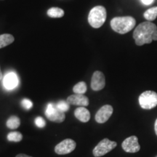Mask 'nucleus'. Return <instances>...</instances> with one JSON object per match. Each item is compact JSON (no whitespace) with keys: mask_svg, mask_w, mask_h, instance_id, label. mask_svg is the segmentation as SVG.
<instances>
[{"mask_svg":"<svg viewBox=\"0 0 157 157\" xmlns=\"http://www.w3.org/2000/svg\"><path fill=\"white\" fill-rule=\"evenodd\" d=\"M133 38L137 46L150 44L154 40L157 41V26L150 21L141 23L135 29Z\"/></svg>","mask_w":157,"mask_h":157,"instance_id":"1","label":"nucleus"},{"mask_svg":"<svg viewBox=\"0 0 157 157\" xmlns=\"http://www.w3.org/2000/svg\"><path fill=\"white\" fill-rule=\"evenodd\" d=\"M56 105L59 110L63 111V112H66L69 109V103L67 101L66 102L64 101H60L58 103H57Z\"/></svg>","mask_w":157,"mask_h":157,"instance_id":"20","label":"nucleus"},{"mask_svg":"<svg viewBox=\"0 0 157 157\" xmlns=\"http://www.w3.org/2000/svg\"><path fill=\"white\" fill-rule=\"evenodd\" d=\"M45 114L49 120L53 122H63L66 119V116L63 111L59 110L56 105L52 103L48 104L45 111Z\"/></svg>","mask_w":157,"mask_h":157,"instance_id":"6","label":"nucleus"},{"mask_svg":"<svg viewBox=\"0 0 157 157\" xmlns=\"http://www.w3.org/2000/svg\"><path fill=\"white\" fill-rule=\"evenodd\" d=\"M15 157H32V156H28V155H25V154H18Z\"/></svg>","mask_w":157,"mask_h":157,"instance_id":"24","label":"nucleus"},{"mask_svg":"<svg viewBox=\"0 0 157 157\" xmlns=\"http://www.w3.org/2000/svg\"><path fill=\"white\" fill-rule=\"evenodd\" d=\"M139 103L143 109H152L157 105V93L154 91H145L139 97Z\"/></svg>","mask_w":157,"mask_h":157,"instance_id":"4","label":"nucleus"},{"mask_svg":"<svg viewBox=\"0 0 157 157\" xmlns=\"http://www.w3.org/2000/svg\"><path fill=\"white\" fill-rule=\"evenodd\" d=\"M121 146L124 151L127 153H136L140 149V146L138 143V139L134 135L125 139L123 141Z\"/></svg>","mask_w":157,"mask_h":157,"instance_id":"8","label":"nucleus"},{"mask_svg":"<svg viewBox=\"0 0 157 157\" xmlns=\"http://www.w3.org/2000/svg\"><path fill=\"white\" fill-rule=\"evenodd\" d=\"M76 118L82 122H87L90 119V113L85 107H78L74 111Z\"/></svg>","mask_w":157,"mask_h":157,"instance_id":"13","label":"nucleus"},{"mask_svg":"<svg viewBox=\"0 0 157 157\" xmlns=\"http://www.w3.org/2000/svg\"><path fill=\"white\" fill-rule=\"evenodd\" d=\"M154 129H155V132H156V135H157V119H156V121H155Z\"/></svg>","mask_w":157,"mask_h":157,"instance_id":"25","label":"nucleus"},{"mask_svg":"<svg viewBox=\"0 0 157 157\" xmlns=\"http://www.w3.org/2000/svg\"><path fill=\"white\" fill-rule=\"evenodd\" d=\"M117 146V143L114 141H111L109 139L105 138L102 140L95 148L93 149V155L95 157H101L113 150Z\"/></svg>","mask_w":157,"mask_h":157,"instance_id":"5","label":"nucleus"},{"mask_svg":"<svg viewBox=\"0 0 157 157\" xmlns=\"http://www.w3.org/2000/svg\"><path fill=\"white\" fill-rule=\"evenodd\" d=\"M113 111V107L110 105H105L102 106L95 115L96 121L100 124L106 122L112 115Z\"/></svg>","mask_w":157,"mask_h":157,"instance_id":"9","label":"nucleus"},{"mask_svg":"<svg viewBox=\"0 0 157 157\" xmlns=\"http://www.w3.org/2000/svg\"><path fill=\"white\" fill-rule=\"evenodd\" d=\"M3 78V75H2V72L1 71V68H0V81H2Z\"/></svg>","mask_w":157,"mask_h":157,"instance_id":"26","label":"nucleus"},{"mask_svg":"<svg viewBox=\"0 0 157 157\" xmlns=\"http://www.w3.org/2000/svg\"><path fill=\"white\" fill-rule=\"evenodd\" d=\"M21 105L25 110H30L33 107V103L29 99H23L21 101Z\"/></svg>","mask_w":157,"mask_h":157,"instance_id":"21","label":"nucleus"},{"mask_svg":"<svg viewBox=\"0 0 157 157\" xmlns=\"http://www.w3.org/2000/svg\"><path fill=\"white\" fill-rule=\"evenodd\" d=\"M136 21L131 16L116 17L111 21V26L113 31L121 34H124L134 28Z\"/></svg>","mask_w":157,"mask_h":157,"instance_id":"2","label":"nucleus"},{"mask_svg":"<svg viewBox=\"0 0 157 157\" xmlns=\"http://www.w3.org/2000/svg\"><path fill=\"white\" fill-rule=\"evenodd\" d=\"M35 124H36V126L39 127V128H43L46 125V121H45V120L42 117H37L35 119Z\"/></svg>","mask_w":157,"mask_h":157,"instance_id":"22","label":"nucleus"},{"mask_svg":"<svg viewBox=\"0 0 157 157\" xmlns=\"http://www.w3.org/2000/svg\"><path fill=\"white\" fill-rule=\"evenodd\" d=\"M87 90V84L84 82H78L73 88L74 93H75L76 94H80V95H83L84 93H85Z\"/></svg>","mask_w":157,"mask_h":157,"instance_id":"18","label":"nucleus"},{"mask_svg":"<svg viewBox=\"0 0 157 157\" xmlns=\"http://www.w3.org/2000/svg\"><path fill=\"white\" fill-rule=\"evenodd\" d=\"M22 139L23 135L19 132H11L7 135V140L12 142H20Z\"/></svg>","mask_w":157,"mask_h":157,"instance_id":"19","label":"nucleus"},{"mask_svg":"<svg viewBox=\"0 0 157 157\" xmlns=\"http://www.w3.org/2000/svg\"><path fill=\"white\" fill-rule=\"evenodd\" d=\"M76 143L74 140L66 139L56 145V146L55 147V151L57 154L59 155L68 154L74 151V149L76 148Z\"/></svg>","mask_w":157,"mask_h":157,"instance_id":"7","label":"nucleus"},{"mask_svg":"<svg viewBox=\"0 0 157 157\" xmlns=\"http://www.w3.org/2000/svg\"><path fill=\"white\" fill-rule=\"evenodd\" d=\"M141 1H142V2L144 4V5H151V4L153 3L154 0H141Z\"/></svg>","mask_w":157,"mask_h":157,"instance_id":"23","label":"nucleus"},{"mask_svg":"<svg viewBox=\"0 0 157 157\" xmlns=\"http://www.w3.org/2000/svg\"><path fill=\"white\" fill-rule=\"evenodd\" d=\"M14 42V36L9 34L0 35V49L8 46Z\"/></svg>","mask_w":157,"mask_h":157,"instance_id":"14","label":"nucleus"},{"mask_svg":"<svg viewBox=\"0 0 157 157\" xmlns=\"http://www.w3.org/2000/svg\"><path fill=\"white\" fill-rule=\"evenodd\" d=\"M67 102L70 105H78L80 107H85L89 105V99L87 96L80 94L70 95L67 98Z\"/></svg>","mask_w":157,"mask_h":157,"instance_id":"11","label":"nucleus"},{"mask_svg":"<svg viewBox=\"0 0 157 157\" xmlns=\"http://www.w3.org/2000/svg\"><path fill=\"white\" fill-rule=\"evenodd\" d=\"M157 17V7H152L148 9L144 13V17L147 21H152L156 18Z\"/></svg>","mask_w":157,"mask_h":157,"instance_id":"17","label":"nucleus"},{"mask_svg":"<svg viewBox=\"0 0 157 157\" xmlns=\"http://www.w3.org/2000/svg\"><path fill=\"white\" fill-rule=\"evenodd\" d=\"M48 15L50 17H61L64 15V11L58 7H52L48 10Z\"/></svg>","mask_w":157,"mask_h":157,"instance_id":"16","label":"nucleus"},{"mask_svg":"<svg viewBox=\"0 0 157 157\" xmlns=\"http://www.w3.org/2000/svg\"><path fill=\"white\" fill-rule=\"evenodd\" d=\"M106 10L103 6H96L91 10L88 16V22L92 27L98 29L101 27L106 20Z\"/></svg>","mask_w":157,"mask_h":157,"instance_id":"3","label":"nucleus"},{"mask_svg":"<svg viewBox=\"0 0 157 157\" xmlns=\"http://www.w3.org/2000/svg\"><path fill=\"white\" fill-rule=\"evenodd\" d=\"M3 84L7 90H13L16 87L18 84V78L16 74L14 72L7 74L4 78Z\"/></svg>","mask_w":157,"mask_h":157,"instance_id":"12","label":"nucleus"},{"mask_svg":"<svg viewBox=\"0 0 157 157\" xmlns=\"http://www.w3.org/2000/svg\"><path fill=\"white\" fill-rule=\"evenodd\" d=\"M156 157H157V156H156Z\"/></svg>","mask_w":157,"mask_h":157,"instance_id":"27","label":"nucleus"},{"mask_svg":"<svg viewBox=\"0 0 157 157\" xmlns=\"http://www.w3.org/2000/svg\"><path fill=\"white\" fill-rule=\"evenodd\" d=\"M6 125H7V127H8L9 129H17V127H19L20 125H21V120H20V119L17 117L13 116V117L9 118L8 120L7 121Z\"/></svg>","mask_w":157,"mask_h":157,"instance_id":"15","label":"nucleus"},{"mask_svg":"<svg viewBox=\"0 0 157 157\" xmlns=\"http://www.w3.org/2000/svg\"><path fill=\"white\" fill-rule=\"evenodd\" d=\"M105 85V76L101 71H97L94 72L91 81V87L94 91L103 90Z\"/></svg>","mask_w":157,"mask_h":157,"instance_id":"10","label":"nucleus"}]
</instances>
